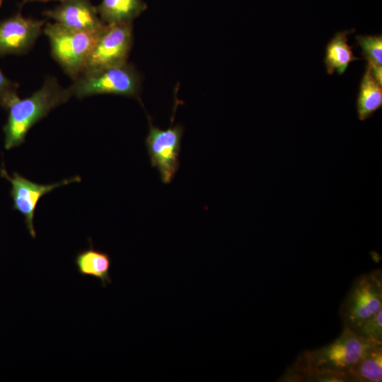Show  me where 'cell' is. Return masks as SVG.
<instances>
[{"label": "cell", "mask_w": 382, "mask_h": 382, "mask_svg": "<svg viewBox=\"0 0 382 382\" xmlns=\"http://www.w3.org/2000/svg\"><path fill=\"white\" fill-rule=\"evenodd\" d=\"M381 345L364 340L352 330L343 329L332 342L301 353L279 381L347 382V372L371 350Z\"/></svg>", "instance_id": "6da1fadb"}, {"label": "cell", "mask_w": 382, "mask_h": 382, "mask_svg": "<svg viewBox=\"0 0 382 382\" xmlns=\"http://www.w3.org/2000/svg\"><path fill=\"white\" fill-rule=\"evenodd\" d=\"M71 96L69 88L61 86L54 77H48L31 96L18 97L7 108L8 119L3 128L5 149L8 150L24 143L28 132L37 122Z\"/></svg>", "instance_id": "7a4b0ae2"}, {"label": "cell", "mask_w": 382, "mask_h": 382, "mask_svg": "<svg viewBox=\"0 0 382 382\" xmlns=\"http://www.w3.org/2000/svg\"><path fill=\"white\" fill-rule=\"evenodd\" d=\"M55 60L71 79L83 73L86 61L100 32L69 28L57 23H47L43 28Z\"/></svg>", "instance_id": "3957f363"}, {"label": "cell", "mask_w": 382, "mask_h": 382, "mask_svg": "<svg viewBox=\"0 0 382 382\" xmlns=\"http://www.w3.org/2000/svg\"><path fill=\"white\" fill-rule=\"evenodd\" d=\"M74 81L69 88L79 98L101 94L137 98L141 89L140 76L128 63L84 71Z\"/></svg>", "instance_id": "277c9868"}, {"label": "cell", "mask_w": 382, "mask_h": 382, "mask_svg": "<svg viewBox=\"0 0 382 382\" xmlns=\"http://www.w3.org/2000/svg\"><path fill=\"white\" fill-rule=\"evenodd\" d=\"M382 310V272L376 269L357 277L343 300L340 315L343 329L354 330Z\"/></svg>", "instance_id": "5b68a950"}, {"label": "cell", "mask_w": 382, "mask_h": 382, "mask_svg": "<svg viewBox=\"0 0 382 382\" xmlns=\"http://www.w3.org/2000/svg\"><path fill=\"white\" fill-rule=\"evenodd\" d=\"M132 43V23L105 24L86 61L83 72L127 64Z\"/></svg>", "instance_id": "8992f818"}, {"label": "cell", "mask_w": 382, "mask_h": 382, "mask_svg": "<svg viewBox=\"0 0 382 382\" xmlns=\"http://www.w3.org/2000/svg\"><path fill=\"white\" fill-rule=\"evenodd\" d=\"M149 130L145 140L152 167L156 168L161 181L170 183L180 167V154L183 127L178 124L166 129L154 125L149 117Z\"/></svg>", "instance_id": "52a82bcc"}, {"label": "cell", "mask_w": 382, "mask_h": 382, "mask_svg": "<svg viewBox=\"0 0 382 382\" xmlns=\"http://www.w3.org/2000/svg\"><path fill=\"white\" fill-rule=\"evenodd\" d=\"M0 174L11 183L10 194L13 202V207L24 216L25 224L32 238L36 236L33 219L35 211L40 199L55 188L81 180L79 176H75L55 183L39 184L17 173H14L12 176H10L4 169L1 170Z\"/></svg>", "instance_id": "ba28073f"}, {"label": "cell", "mask_w": 382, "mask_h": 382, "mask_svg": "<svg viewBox=\"0 0 382 382\" xmlns=\"http://www.w3.org/2000/svg\"><path fill=\"white\" fill-rule=\"evenodd\" d=\"M44 21L18 13L0 21V55L18 54L28 51L42 30Z\"/></svg>", "instance_id": "9c48e42d"}, {"label": "cell", "mask_w": 382, "mask_h": 382, "mask_svg": "<svg viewBox=\"0 0 382 382\" xmlns=\"http://www.w3.org/2000/svg\"><path fill=\"white\" fill-rule=\"evenodd\" d=\"M45 15L71 29L100 32L105 24L100 18L96 7L89 0H68L47 11Z\"/></svg>", "instance_id": "30bf717a"}, {"label": "cell", "mask_w": 382, "mask_h": 382, "mask_svg": "<svg viewBox=\"0 0 382 382\" xmlns=\"http://www.w3.org/2000/svg\"><path fill=\"white\" fill-rule=\"evenodd\" d=\"M354 29L337 32L325 47L324 64L328 74L337 71L342 75L349 64L360 59L354 55L353 47L348 45V35L354 33Z\"/></svg>", "instance_id": "8fae6325"}, {"label": "cell", "mask_w": 382, "mask_h": 382, "mask_svg": "<svg viewBox=\"0 0 382 382\" xmlns=\"http://www.w3.org/2000/svg\"><path fill=\"white\" fill-rule=\"evenodd\" d=\"M74 263L80 274L99 279L103 287L112 282L110 275L111 258L107 253L96 249L92 243L90 248L76 254Z\"/></svg>", "instance_id": "7c38bea8"}, {"label": "cell", "mask_w": 382, "mask_h": 382, "mask_svg": "<svg viewBox=\"0 0 382 382\" xmlns=\"http://www.w3.org/2000/svg\"><path fill=\"white\" fill-rule=\"evenodd\" d=\"M146 8L143 0H102L96 10L105 24L132 23Z\"/></svg>", "instance_id": "4fadbf2b"}, {"label": "cell", "mask_w": 382, "mask_h": 382, "mask_svg": "<svg viewBox=\"0 0 382 382\" xmlns=\"http://www.w3.org/2000/svg\"><path fill=\"white\" fill-rule=\"evenodd\" d=\"M382 107V85L373 76L370 66L366 64L361 79L356 108L358 119L364 121Z\"/></svg>", "instance_id": "5bb4252c"}, {"label": "cell", "mask_w": 382, "mask_h": 382, "mask_svg": "<svg viewBox=\"0 0 382 382\" xmlns=\"http://www.w3.org/2000/svg\"><path fill=\"white\" fill-rule=\"evenodd\" d=\"M347 382H381L382 381V345L371 350L346 374Z\"/></svg>", "instance_id": "9a60e30c"}, {"label": "cell", "mask_w": 382, "mask_h": 382, "mask_svg": "<svg viewBox=\"0 0 382 382\" xmlns=\"http://www.w3.org/2000/svg\"><path fill=\"white\" fill-rule=\"evenodd\" d=\"M357 44L361 47L364 59L370 66L375 79L382 85V35H357Z\"/></svg>", "instance_id": "2e32d148"}, {"label": "cell", "mask_w": 382, "mask_h": 382, "mask_svg": "<svg viewBox=\"0 0 382 382\" xmlns=\"http://www.w3.org/2000/svg\"><path fill=\"white\" fill-rule=\"evenodd\" d=\"M352 330L366 340L382 345V310Z\"/></svg>", "instance_id": "e0dca14e"}, {"label": "cell", "mask_w": 382, "mask_h": 382, "mask_svg": "<svg viewBox=\"0 0 382 382\" xmlns=\"http://www.w3.org/2000/svg\"><path fill=\"white\" fill-rule=\"evenodd\" d=\"M17 88V84L9 80L0 70V105L2 107L7 109L18 98Z\"/></svg>", "instance_id": "ac0fdd59"}, {"label": "cell", "mask_w": 382, "mask_h": 382, "mask_svg": "<svg viewBox=\"0 0 382 382\" xmlns=\"http://www.w3.org/2000/svg\"><path fill=\"white\" fill-rule=\"evenodd\" d=\"M29 1H50V0H29ZM56 1H59L61 2H64V1H68V0H56Z\"/></svg>", "instance_id": "d6986e66"}, {"label": "cell", "mask_w": 382, "mask_h": 382, "mask_svg": "<svg viewBox=\"0 0 382 382\" xmlns=\"http://www.w3.org/2000/svg\"><path fill=\"white\" fill-rule=\"evenodd\" d=\"M2 1H3V0H0V6L1 5Z\"/></svg>", "instance_id": "ffe728a7"}]
</instances>
